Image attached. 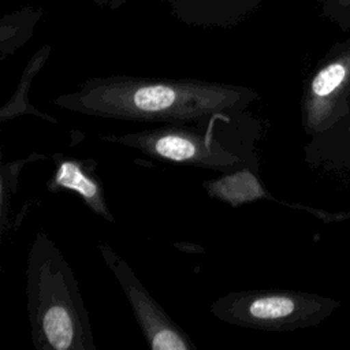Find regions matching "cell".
<instances>
[{
    "label": "cell",
    "instance_id": "obj_9",
    "mask_svg": "<svg viewBox=\"0 0 350 350\" xmlns=\"http://www.w3.org/2000/svg\"><path fill=\"white\" fill-rule=\"evenodd\" d=\"M205 191L215 200L238 208L246 202L273 197L268 193L264 183L256 172L245 165L232 172H224L221 176L202 182Z\"/></svg>",
    "mask_w": 350,
    "mask_h": 350
},
{
    "label": "cell",
    "instance_id": "obj_5",
    "mask_svg": "<svg viewBox=\"0 0 350 350\" xmlns=\"http://www.w3.org/2000/svg\"><path fill=\"white\" fill-rule=\"evenodd\" d=\"M350 116V36L336 42L305 82L301 123L309 137Z\"/></svg>",
    "mask_w": 350,
    "mask_h": 350
},
{
    "label": "cell",
    "instance_id": "obj_1",
    "mask_svg": "<svg viewBox=\"0 0 350 350\" xmlns=\"http://www.w3.org/2000/svg\"><path fill=\"white\" fill-rule=\"evenodd\" d=\"M258 93L243 86L189 79L96 78L52 100L86 116L163 124H200L242 113Z\"/></svg>",
    "mask_w": 350,
    "mask_h": 350
},
{
    "label": "cell",
    "instance_id": "obj_3",
    "mask_svg": "<svg viewBox=\"0 0 350 350\" xmlns=\"http://www.w3.org/2000/svg\"><path fill=\"white\" fill-rule=\"evenodd\" d=\"M340 302L332 297L294 290L232 291L212 302L211 313L227 324L262 331H297L328 319Z\"/></svg>",
    "mask_w": 350,
    "mask_h": 350
},
{
    "label": "cell",
    "instance_id": "obj_10",
    "mask_svg": "<svg viewBox=\"0 0 350 350\" xmlns=\"http://www.w3.org/2000/svg\"><path fill=\"white\" fill-rule=\"evenodd\" d=\"M324 15L339 30L350 31V0H321Z\"/></svg>",
    "mask_w": 350,
    "mask_h": 350
},
{
    "label": "cell",
    "instance_id": "obj_6",
    "mask_svg": "<svg viewBox=\"0 0 350 350\" xmlns=\"http://www.w3.org/2000/svg\"><path fill=\"white\" fill-rule=\"evenodd\" d=\"M97 247L129 299L149 347L153 350H194L196 345L190 336L159 305L129 264L105 242H98Z\"/></svg>",
    "mask_w": 350,
    "mask_h": 350
},
{
    "label": "cell",
    "instance_id": "obj_4",
    "mask_svg": "<svg viewBox=\"0 0 350 350\" xmlns=\"http://www.w3.org/2000/svg\"><path fill=\"white\" fill-rule=\"evenodd\" d=\"M231 118L219 116L200 124H164L122 135H101L100 138L131 148L152 159L224 174L245 167L241 156L230 150L213 133V124L217 119Z\"/></svg>",
    "mask_w": 350,
    "mask_h": 350
},
{
    "label": "cell",
    "instance_id": "obj_2",
    "mask_svg": "<svg viewBox=\"0 0 350 350\" xmlns=\"http://www.w3.org/2000/svg\"><path fill=\"white\" fill-rule=\"evenodd\" d=\"M27 316L37 350H96L78 282L45 231L30 246L26 268Z\"/></svg>",
    "mask_w": 350,
    "mask_h": 350
},
{
    "label": "cell",
    "instance_id": "obj_8",
    "mask_svg": "<svg viewBox=\"0 0 350 350\" xmlns=\"http://www.w3.org/2000/svg\"><path fill=\"white\" fill-rule=\"evenodd\" d=\"M305 161L325 171H350V116L329 130L310 137L304 148Z\"/></svg>",
    "mask_w": 350,
    "mask_h": 350
},
{
    "label": "cell",
    "instance_id": "obj_7",
    "mask_svg": "<svg viewBox=\"0 0 350 350\" xmlns=\"http://www.w3.org/2000/svg\"><path fill=\"white\" fill-rule=\"evenodd\" d=\"M53 159L56 168L46 182V189L49 191H75L96 215L107 221H113V215L105 198L103 180L97 174V163L93 159L64 154H55Z\"/></svg>",
    "mask_w": 350,
    "mask_h": 350
}]
</instances>
